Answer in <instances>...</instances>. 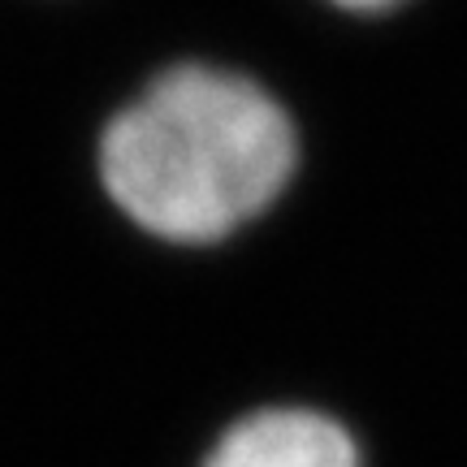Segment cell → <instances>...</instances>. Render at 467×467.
I'll return each mask as SVG.
<instances>
[{
    "instance_id": "6da1fadb",
    "label": "cell",
    "mask_w": 467,
    "mask_h": 467,
    "mask_svg": "<svg viewBox=\"0 0 467 467\" xmlns=\"http://www.w3.org/2000/svg\"><path fill=\"white\" fill-rule=\"evenodd\" d=\"M109 195L169 243H213L265 213L295 173V126L251 78L178 66L113 117L100 143Z\"/></svg>"
},
{
    "instance_id": "7a4b0ae2",
    "label": "cell",
    "mask_w": 467,
    "mask_h": 467,
    "mask_svg": "<svg viewBox=\"0 0 467 467\" xmlns=\"http://www.w3.org/2000/svg\"><path fill=\"white\" fill-rule=\"evenodd\" d=\"M203 467H359V454L329 416L282 407L238 420Z\"/></svg>"
},
{
    "instance_id": "3957f363",
    "label": "cell",
    "mask_w": 467,
    "mask_h": 467,
    "mask_svg": "<svg viewBox=\"0 0 467 467\" xmlns=\"http://www.w3.org/2000/svg\"><path fill=\"white\" fill-rule=\"evenodd\" d=\"M347 9H385V5H399V0H337Z\"/></svg>"
}]
</instances>
